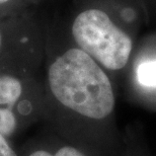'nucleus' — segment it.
<instances>
[{"label": "nucleus", "mask_w": 156, "mask_h": 156, "mask_svg": "<svg viewBox=\"0 0 156 156\" xmlns=\"http://www.w3.org/2000/svg\"><path fill=\"white\" fill-rule=\"evenodd\" d=\"M39 62L0 72V134L9 141L18 136L36 115Z\"/></svg>", "instance_id": "obj_3"}, {"label": "nucleus", "mask_w": 156, "mask_h": 156, "mask_svg": "<svg viewBox=\"0 0 156 156\" xmlns=\"http://www.w3.org/2000/svg\"><path fill=\"white\" fill-rule=\"evenodd\" d=\"M20 156H85L79 149L73 146H62L55 152L49 151L45 148H35L30 151H26L20 153Z\"/></svg>", "instance_id": "obj_6"}, {"label": "nucleus", "mask_w": 156, "mask_h": 156, "mask_svg": "<svg viewBox=\"0 0 156 156\" xmlns=\"http://www.w3.org/2000/svg\"><path fill=\"white\" fill-rule=\"evenodd\" d=\"M137 77L139 82L145 86H156V60L144 62L138 67Z\"/></svg>", "instance_id": "obj_7"}, {"label": "nucleus", "mask_w": 156, "mask_h": 156, "mask_svg": "<svg viewBox=\"0 0 156 156\" xmlns=\"http://www.w3.org/2000/svg\"><path fill=\"white\" fill-rule=\"evenodd\" d=\"M47 89L57 104L72 114L101 120L114 110L111 81L91 56L75 45L52 59L47 67Z\"/></svg>", "instance_id": "obj_1"}, {"label": "nucleus", "mask_w": 156, "mask_h": 156, "mask_svg": "<svg viewBox=\"0 0 156 156\" xmlns=\"http://www.w3.org/2000/svg\"><path fill=\"white\" fill-rule=\"evenodd\" d=\"M40 36L33 9L0 20V72L39 62Z\"/></svg>", "instance_id": "obj_4"}, {"label": "nucleus", "mask_w": 156, "mask_h": 156, "mask_svg": "<svg viewBox=\"0 0 156 156\" xmlns=\"http://www.w3.org/2000/svg\"><path fill=\"white\" fill-rule=\"evenodd\" d=\"M70 35L78 48L108 69H122L128 63L132 41L101 9L78 12L71 23Z\"/></svg>", "instance_id": "obj_2"}, {"label": "nucleus", "mask_w": 156, "mask_h": 156, "mask_svg": "<svg viewBox=\"0 0 156 156\" xmlns=\"http://www.w3.org/2000/svg\"><path fill=\"white\" fill-rule=\"evenodd\" d=\"M0 156H20L18 151L13 148L10 141L1 134H0Z\"/></svg>", "instance_id": "obj_8"}, {"label": "nucleus", "mask_w": 156, "mask_h": 156, "mask_svg": "<svg viewBox=\"0 0 156 156\" xmlns=\"http://www.w3.org/2000/svg\"><path fill=\"white\" fill-rule=\"evenodd\" d=\"M35 0H0V20L30 10Z\"/></svg>", "instance_id": "obj_5"}]
</instances>
